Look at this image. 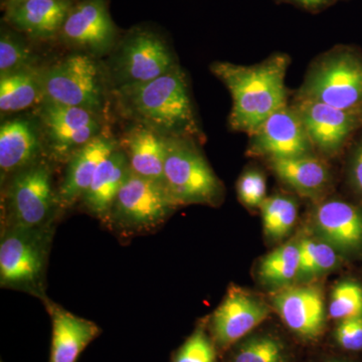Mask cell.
Instances as JSON below:
<instances>
[{"label":"cell","mask_w":362,"mask_h":362,"mask_svg":"<svg viewBox=\"0 0 362 362\" xmlns=\"http://www.w3.org/2000/svg\"><path fill=\"white\" fill-rule=\"evenodd\" d=\"M288 59L272 57L259 65L214 63L211 71L233 97L230 127L252 135L267 119L286 106L285 77Z\"/></svg>","instance_id":"obj_1"},{"label":"cell","mask_w":362,"mask_h":362,"mask_svg":"<svg viewBox=\"0 0 362 362\" xmlns=\"http://www.w3.org/2000/svg\"><path fill=\"white\" fill-rule=\"evenodd\" d=\"M121 97L138 122L164 137L189 139L199 135L187 78L177 66L150 82L124 86Z\"/></svg>","instance_id":"obj_2"},{"label":"cell","mask_w":362,"mask_h":362,"mask_svg":"<svg viewBox=\"0 0 362 362\" xmlns=\"http://www.w3.org/2000/svg\"><path fill=\"white\" fill-rule=\"evenodd\" d=\"M54 223L35 228L2 230L0 284L40 298L45 296V275L54 233Z\"/></svg>","instance_id":"obj_3"},{"label":"cell","mask_w":362,"mask_h":362,"mask_svg":"<svg viewBox=\"0 0 362 362\" xmlns=\"http://www.w3.org/2000/svg\"><path fill=\"white\" fill-rule=\"evenodd\" d=\"M4 204L2 230L40 228L54 223L59 207L49 165L37 161L11 176Z\"/></svg>","instance_id":"obj_4"},{"label":"cell","mask_w":362,"mask_h":362,"mask_svg":"<svg viewBox=\"0 0 362 362\" xmlns=\"http://www.w3.org/2000/svg\"><path fill=\"white\" fill-rule=\"evenodd\" d=\"M164 185L176 206L214 204L220 180L197 147L185 138H166Z\"/></svg>","instance_id":"obj_5"},{"label":"cell","mask_w":362,"mask_h":362,"mask_svg":"<svg viewBox=\"0 0 362 362\" xmlns=\"http://www.w3.org/2000/svg\"><path fill=\"white\" fill-rule=\"evenodd\" d=\"M301 98L341 110L362 112V57L343 47L324 59L312 71Z\"/></svg>","instance_id":"obj_6"},{"label":"cell","mask_w":362,"mask_h":362,"mask_svg":"<svg viewBox=\"0 0 362 362\" xmlns=\"http://www.w3.org/2000/svg\"><path fill=\"white\" fill-rule=\"evenodd\" d=\"M176 206L163 183L130 170L117 194L108 221L126 233H148L162 225Z\"/></svg>","instance_id":"obj_7"},{"label":"cell","mask_w":362,"mask_h":362,"mask_svg":"<svg viewBox=\"0 0 362 362\" xmlns=\"http://www.w3.org/2000/svg\"><path fill=\"white\" fill-rule=\"evenodd\" d=\"M40 76L44 101L80 107L96 113L101 110L103 86L99 69L90 57L71 54L40 71Z\"/></svg>","instance_id":"obj_8"},{"label":"cell","mask_w":362,"mask_h":362,"mask_svg":"<svg viewBox=\"0 0 362 362\" xmlns=\"http://www.w3.org/2000/svg\"><path fill=\"white\" fill-rule=\"evenodd\" d=\"M116 66L124 86H130L156 80L176 66L163 37L139 26L132 28L121 42Z\"/></svg>","instance_id":"obj_9"},{"label":"cell","mask_w":362,"mask_h":362,"mask_svg":"<svg viewBox=\"0 0 362 362\" xmlns=\"http://www.w3.org/2000/svg\"><path fill=\"white\" fill-rule=\"evenodd\" d=\"M40 119L52 156L70 158L77 150L99 136L96 112L44 101Z\"/></svg>","instance_id":"obj_10"},{"label":"cell","mask_w":362,"mask_h":362,"mask_svg":"<svg viewBox=\"0 0 362 362\" xmlns=\"http://www.w3.org/2000/svg\"><path fill=\"white\" fill-rule=\"evenodd\" d=\"M268 305L246 290L232 287L209 319V329L218 349H228L268 318Z\"/></svg>","instance_id":"obj_11"},{"label":"cell","mask_w":362,"mask_h":362,"mask_svg":"<svg viewBox=\"0 0 362 362\" xmlns=\"http://www.w3.org/2000/svg\"><path fill=\"white\" fill-rule=\"evenodd\" d=\"M66 44L90 54H105L113 47L117 28L107 0H76L59 33Z\"/></svg>","instance_id":"obj_12"},{"label":"cell","mask_w":362,"mask_h":362,"mask_svg":"<svg viewBox=\"0 0 362 362\" xmlns=\"http://www.w3.org/2000/svg\"><path fill=\"white\" fill-rule=\"evenodd\" d=\"M251 136L250 151L269 161L308 156L313 149L296 110L287 105L274 112Z\"/></svg>","instance_id":"obj_13"},{"label":"cell","mask_w":362,"mask_h":362,"mask_svg":"<svg viewBox=\"0 0 362 362\" xmlns=\"http://www.w3.org/2000/svg\"><path fill=\"white\" fill-rule=\"evenodd\" d=\"M295 110L313 146L330 156L343 148L362 122V112L341 110L304 98Z\"/></svg>","instance_id":"obj_14"},{"label":"cell","mask_w":362,"mask_h":362,"mask_svg":"<svg viewBox=\"0 0 362 362\" xmlns=\"http://www.w3.org/2000/svg\"><path fill=\"white\" fill-rule=\"evenodd\" d=\"M285 325L298 337L314 340L325 324L322 290L313 285H292L279 290L272 299Z\"/></svg>","instance_id":"obj_15"},{"label":"cell","mask_w":362,"mask_h":362,"mask_svg":"<svg viewBox=\"0 0 362 362\" xmlns=\"http://www.w3.org/2000/svg\"><path fill=\"white\" fill-rule=\"evenodd\" d=\"M313 225L318 238L341 255L362 254V207L332 199L316 207Z\"/></svg>","instance_id":"obj_16"},{"label":"cell","mask_w":362,"mask_h":362,"mask_svg":"<svg viewBox=\"0 0 362 362\" xmlns=\"http://www.w3.org/2000/svg\"><path fill=\"white\" fill-rule=\"evenodd\" d=\"M76 0H23L4 4V23L33 40L59 37Z\"/></svg>","instance_id":"obj_17"},{"label":"cell","mask_w":362,"mask_h":362,"mask_svg":"<svg viewBox=\"0 0 362 362\" xmlns=\"http://www.w3.org/2000/svg\"><path fill=\"white\" fill-rule=\"evenodd\" d=\"M44 303L52 320V344L49 362H77L78 356L94 341L99 326L66 310L49 299Z\"/></svg>","instance_id":"obj_18"},{"label":"cell","mask_w":362,"mask_h":362,"mask_svg":"<svg viewBox=\"0 0 362 362\" xmlns=\"http://www.w3.org/2000/svg\"><path fill=\"white\" fill-rule=\"evenodd\" d=\"M117 147L110 138L99 135L69 158L65 178L57 192L59 209L70 207L82 199L98 166Z\"/></svg>","instance_id":"obj_19"},{"label":"cell","mask_w":362,"mask_h":362,"mask_svg":"<svg viewBox=\"0 0 362 362\" xmlns=\"http://www.w3.org/2000/svg\"><path fill=\"white\" fill-rule=\"evenodd\" d=\"M129 171L127 156L119 147L100 163L89 188L81 199L90 214L103 221L109 220L117 194Z\"/></svg>","instance_id":"obj_20"},{"label":"cell","mask_w":362,"mask_h":362,"mask_svg":"<svg viewBox=\"0 0 362 362\" xmlns=\"http://www.w3.org/2000/svg\"><path fill=\"white\" fill-rule=\"evenodd\" d=\"M122 145L132 173L164 185L166 137L138 123L124 135Z\"/></svg>","instance_id":"obj_21"},{"label":"cell","mask_w":362,"mask_h":362,"mask_svg":"<svg viewBox=\"0 0 362 362\" xmlns=\"http://www.w3.org/2000/svg\"><path fill=\"white\" fill-rule=\"evenodd\" d=\"M40 152V137L30 121L16 119L2 124L0 128L2 180L35 163Z\"/></svg>","instance_id":"obj_22"},{"label":"cell","mask_w":362,"mask_h":362,"mask_svg":"<svg viewBox=\"0 0 362 362\" xmlns=\"http://www.w3.org/2000/svg\"><path fill=\"white\" fill-rule=\"evenodd\" d=\"M276 175L299 194L313 197L327 187L330 173L327 166L313 154L270 160Z\"/></svg>","instance_id":"obj_23"},{"label":"cell","mask_w":362,"mask_h":362,"mask_svg":"<svg viewBox=\"0 0 362 362\" xmlns=\"http://www.w3.org/2000/svg\"><path fill=\"white\" fill-rule=\"evenodd\" d=\"M44 101L40 71L33 68L1 76L0 110L14 113Z\"/></svg>","instance_id":"obj_24"},{"label":"cell","mask_w":362,"mask_h":362,"mask_svg":"<svg viewBox=\"0 0 362 362\" xmlns=\"http://www.w3.org/2000/svg\"><path fill=\"white\" fill-rule=\"evenodd\" d=\"M299 240L286 243L269 252L259 262L258 276L262 284L283 289L297 281L299 272Z\"/></svg>","instance_id":"obj_25"},{"label":"cell","mask_w":362,"mask_h":362,"mask_svg":"<svg viewBox=\"0 0 362 362\" xmlns=\"http://www.w3.org/2000/svg\"><path fill=\"white\" fill-rule=\"evenodd\" d=\"M299 250L297 281L312 280L339 265L341 254L320 238H302L299 240Z\"/></svg>","instance_id":"obj_26"},{"label":"cell","mask_w":362,"mask_h":362,"mask_svg":"<svg viewBox=\"0 0 362 362\" xmlns=\"http://www.w3.org/2000/svg\"><path fill=\"white\" fill-rule=\"evenodd\" d=\"M230 362H291V356L277 335L258 333L235 344Z\"/></svg>","instance_id":"obj_27"},{"label":"cell","mask_w":362,"mask_h":362,"mask_svg":"<svg viewBox=\"0 0 362 362\" xmlns=\"http://www.w3.org/2000/svg\"><path fill=\"white\" fill-rule=\"evenodd\" d=\"M264 230L272 240H282L294 228L298 218L297 202L291 197L274 195L259 206Z\"/></svg>","instance_id":"obj_28"},{"label":"cell","mask_w":362,"mask_h":362,"mask_svg":"<svg viewBox=\"0 0 362 362\" xmlns=\"http://www.w3.org/2000/svg\"><path fill=\"white\" fill-rule=\"evenodd\" d=\"M329 316L334 320L362 316V285L354 280L337 283L331 293Z\"/></svg>","instance_id":"obj_29"},{"label":"cell","mask_w":362,"mask_h":362,"mask_svg":"<svg viewBox=\"0 0 362 362\" xmlns=\"http://www.w3.org/2000/svg\"><path fill=\"white\" fill-rule=\"evenodd\" d=\"M11 28V26H9ZM13 28H2L0 37V71L1 76L32 68V52Z\"/></svg>","instance_id":"obj_30"},{"label":"cell","mask_w":362,"mask_h":362,"mask_svg":"<svg viewBox=\"0 0 362 362\" xmlns=\"http://www.w3.org/2000/svg\"><path fill=\"white\" fill-rule=\"evenodd\" d=\"M216 349L206 328L199 326L176 350L171 362H218Z\"/></svg>","instance_id":"obj_31"},{"label":"cell","mask_w":362,"mask_h":362,"mask_svg":"<svg viewBox=\"0 0 362 362\" xmlns=\"http://www.w3.org/2000/svg\"><path fill=\"white\" fill-rule=\"evenodd\" d=\"M240 202L249 207H259L267 199L265 176L257 170L246 171L237 185Z\"/></svg>","instance_id":"obj_32"},{"label":"cell","mask_w":362,"mask_h":362,"mask_svg":"<svg viewBox=\"0 0 362 362\" xmlns=\"http://www.w3.org/2000/svg\"><path fill=\"white\" fill-rule=\"evenodd\" d=\"M334 338L346 351H362V316L338 321Z\"/></svg>","instance_id":"obj_33"},{"label":"cell","mask_w":362,"mask_h":362,"mask_svg":"<svg viewBox=\"0 0 362 362\" xmlns=\"http://www.w3.org/2000/svg\"><path fill=\"white\" fill-rule=\"evenodd\" d=\"M349 173L351 187L362 197V139L350 156Z\"/></svg>","instance_id":"obj_34"},{"label":"cell","mask_w":362,"mask_h":362,"mask_svg":"<svg viewBox=\"0 0 362 362\" xmlns=\"http://www.w3.org/2000/svg\"><path fill=\"white\" fill-rule=\"evenodd\" d=\"M307 8H317L324 6L328 0H293Z\"/></svg>","instance_id":"obj_35"},{"label":"cell","mask_w":362,"mask_h":362,"mask_svg":"<svg viewBox=\"0 0 362 362\" xmlns=\"http://www.w3.org/2000/svg\"><path fill=\"white\" fill-rule=\"evenodd\" d=\"M326 362H356V361H347V359H332V361H326Z\"/></svg>","instance_id":"obj_36"},{"label":"cell","mask_w":362,"mask_h":362,"mask_svg":"<svg viewBox=\"0 0 362 362\" xmlns=\"http://www.w3.org/2000/svg\"><path fill=\"white\" fill-rule=\"evenodd\" d=\"M23 1V0H4V4H11V2Z\"/></svg>","instance_id":"obj_37"}]
</instances>
